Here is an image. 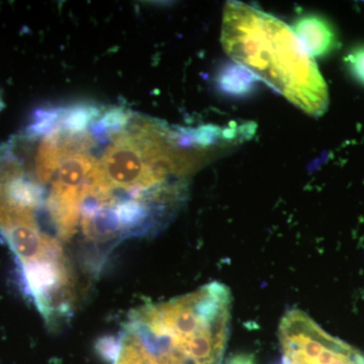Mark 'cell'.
Listing matches in <instances>:
<instances>
[{"instance_id":"cell-3","label":"cell","mask_w":364,"mask_h":364,"mask_svg":"<svg viewBox=\"0 0 364 364\" xmlns=\"http://www.w3.org/2000/svg\"><path fill=\"white\" fill-rule=\"evenodd\" d=\"M291 30L313 58H323L338 46L332 23L320 14H303L294 21Z\"/></svg>"},{"instance_id":"cell-7","label":"cell","mask_w":364,"mask_h":364,"mask_svg":"<svg viewBox=\"0 0 364 364\" xmlns=\"http://www.w3.org/2000/svg\"><path fill=\"white\" fill-rule=\"evenodd\" d=\"M66 109H40L33 114L32 123L26 128V136L30 139H36L48 134L61 127L62 119Z\"/></svg>"},{"instance_id":"cell-4","label":"cell","mask_w":364,"mask_h":364,"mask_svg":"<svg viewBox=\"0 0 364 364\" xmlns=\"http://www.w3.org/2000/svg\"><path fill=\"white\" fill-rule=\"evenodd\" d=\"M97 163L90 153L66 155L53 177L52 186L82 191L86 179Z\"/></svg>"},{"instance_id":"cell-2","label":"cell","mask_w":364,"mask_h":364,"mask_svg":"<svg viewBox=\"0 0 364 364\" xmlns=\"http://www.w3.org/2000/svg\"><path fill=\"white\" fill-rule=\"evenodd\" d=\"M279 364H364V354L328 334L305 313L291 310L280 322Z\"/></svg>"},{"instance_id":"cell-9","label":"cell","mask_w":364,"mask_h":364,"mask_svg":"<svg viewBox=\"0 0 364 364\" xmlns=\"http://www.w3.org/2000/svg\"><path fill=\"white\" fill-rule=\"evenodd\" d=\"M97 114V107H87V105H76L71 109H66L62 119L61 129L68 134L85 133L88 124L95 119Z\"/></svg>"},{"instance_id":"cell-8","label":"cell","mask_w":364,"mask_h":364,"mask_svg":"<svg viewBox=\"0 0 364 364\" xmlns=\"http://www.w3.org/2000/svg\"><path fill=\"white\" fill-rule=\"evenodd\" d=\"M130 119V112L126 109L119 107L109 109L105 112L104 116L93 122L91 126V135L102 139L112 136L124 131V128L129 126Z\"/></svg>"},{"instance_id":"cell-5","label":"cell","mask_w":364,"mask_h":364,"mask_svg":"<svg viewBox=\"0 0 364 364\" xmlns=\"http://www.w3.org/2000/svg\"><path fill=\"white\" fill-rule=\"evenodd\" d=\"M62 129H56L44 136L39 146L35 161L36 181L40 186L50 183L63 159L61 143Z\"/></svg>"},{"instance_id":"cell-10","label":"cell","mask_w":364,"mask_h":364,"mask_svg":"<svg viewBox=\"0 0 364 364\" xmlns=\"http://www.w3.org/2000/svg\"><path fill=\"white\" fill-rule=\"evenodd\" d=\"M347 69L358 82L364 85V45L354 47L344 59Z\"/></svg>"},{"instance_id":"cell-1","label":"cell","mask_w":364,"mask_h":364,"mask_svg":"<svg viewBox=\"0 0 364 364\" xmlns=\"http://www.w3.org/2000/svg\"><path fill=\"white\" fill-rule=\"evenodd\" d=\"M221 42L228 56L312 117L324 114L329 92L317 64L291 26L272 14L228 1Z\"/></svg>"},{"instance_id":"cell-6","label":"cell","mask_w":364,"mask_h":364,"mask_svg":"<svg viewBox=\"0 0 364 364\" xmlns=\"http://www.w3.org/2000/svg\"><path fill=\"white\" fill-rule=\"evenodd\" d=\"M259 82V79L237 63H228L217 75L219 90L229 97H244L251 95Z\"/></svg>"}]
</instances>
